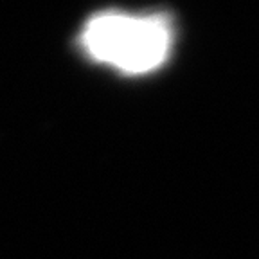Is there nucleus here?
Returning a JSON list of instances; mask_svg holds the SVG:
<instances>
[{
    "label": "nucleus",
    "instance_id": "1",
    "mask_svg": "<svg viewBox=\"0 0 259 259\" xmlns=\"http://www.w3.org/2000/svg\"><path fill=\"white\" fill-rule=\"evenodd\" d=\"M87 54L126 74H146L169 58L171 22L162 15L99 13L81 32Z\"/></svg>",
    "mask_w": 259,
    "mask_h": 259
}]
</instances>
